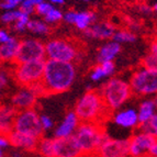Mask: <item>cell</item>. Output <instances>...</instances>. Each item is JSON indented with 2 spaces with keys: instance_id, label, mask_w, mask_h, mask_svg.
<instances>
[{
  "instance_id": "6da1fadb",
  "label": "cell",
  "mask_w": 157,
  "mask_h": 157,
  "mask_svg": "<svg viewBox=\"0 0 157 157\" xmlns=\"http://www.w3.org/2000/svg\"><path fill=\"white\" fill-rule=\"evenodd\" d=\"M76 67L73 63L47 58L42 84L46 96L63 94L71 89L76 79Z\"/></svg>"
},
{
  "instance_id": "7a4b0ae2",
  "label": "cell",
  "mask_w": 157,
  "mask_h": 157,
  "mask_svg": "<svg viewBox=\"0 0 157 157\" xmlns=\"http://www.w3.org/2000/svg\"><path fill=\"white\" fill-rule=\"evenodd\" d=\"M74 111L78 115L80 122L100 123L112 111L105 105L100 92L88 90L77 100Z\"/></svg>"
},
{
  "instance_id": "3957f363",
  "label": "cell",
  "mask_w": 157,
  "mask_h": 157,
  "mask_svg": "<svg viewBox=\"0 0 157 157\" xmlns=\"http://www.w3.org/2000/svg\"><path fill=\"white\" fill-rule=\"evenodd\" d=\"M74 135L85 156L96 154L102 143L109 137L101 123L97 122H80Z\"/></svg>"
},
{
  "instance_id": "277c9868",
  "label": "cell",
  "mask_w": 157,
  "mask_h": 157,
  "mask_svg": "<svg viewBox=\"0 0 157 157\" xmlns=\"http://www.w3.org/2000/svg\"><path fill=\"white\" fill-rule=\"evenodd\" d=\"M99 92L105 105L113 112L119 110L132 97L133 89L128 81L120 78H112L102 86Z\"/></svg>"
},
{
  "instance_id": "5b68a950",
  "label": "cell",
  "mask_w": 157,
  "mask_h": 157,
  "mask_svg": "<svg viewBox=\"0 0 157 157\" xmlns=\"http://www.w3.org/2000/svg\"><path fill=\"white\" fill-rule=\"evenodd\" d=\"M133 92L139 96H157V68L142 66L130 79Z\"/></svg>"
},
{
  "instance_id": "8992f818",
  "label": "cell",
  "mask_w": 157,
  "mask_h": 157,
  "mask_svg": "<svg viewBox=\"0 0 157 157\" xmlns=\"http://www.w3.org/2000/svg\"><path fill=\"white\" fill-rule=\"evenodd\" d=\"M46 59L16 63L13 68V77L16 82L21 87H29L42 81Z\"/></svg>"
},
{
  "instance_id": "52a82bcc",
  "label": "cell",
  "mask_w": 157,
  "mask_h": 157,
  "mask_svg": "<svg viewBox=\"0 0 157 157\" xmlns=\"http://www.w3.org/2000/svg\"><path fill=\"white\" fill-rule=\"evenodd\" d=\"M13 130L26 135L41 139L44 132L41 122V115H39V113L33 108L19 111L13 123Z\"/></svg>"
},
{
  "instance_id": "ba28073f",
  "label": "cell",
  "mask_w": 157,
  "mask_h": 157,
  "mask_svg": "<svg viewBox=\"0 0 157 157\" xmlns=\"http://www.w3.org/2000/svg\"><path fill=\"white\" fill-rule=\"evenodd\" d=\"M46 57L50 59L73 63L79 55V50L76 45L68 40L54 39L45 44Z\"/></svg>"
},
{
  "instance_id": "9c48e42d",
  "label": "cell",
  "mask_w": 157,
  "mask_h": 157,
  "mask_svg": "<svg viewBox=\"0 0 157 157\" xmlns=\"http://www.w3.org/2000/svg\"><path fill=\"white\" fill-rule=\"evenodd\" d=\"M46 47L41 41L35 39H24L20 41V47L16 63H26L45 59Z\"/></svg>"
},
{
  "instance_id": "30bf717a",
  "label": "cell",
  "mask_w": 157,
  "mask_h": 157,
  "mask_svg": "<svg viewBox=\"0 0 157 157\" xmlns=\"http://www.w3.org/2000/svg\"><path fill=\"white\" fill-rule=\"evenodd\" d=\"M94 155L97 157H131L130 139L117 140L108 137Z\"/></svg>"
},
{
  "instance_id": "8fae6325",
  "label": "cell",
  "mask_w": 157,
  "mask_h": 157,
  "mask_svg": "<svg viewBox=\"0 0 157 157\" xmlns=\"http://www.w3.org/2000/svg\"><path fill=\"white\" fill-rule=\"evenodd\" d=\"M75 135L54 139V157H84Z\"/></svg>"
},
{
  "instance_id": "7c38bea8",
  "label": "cell",
  "mask_w": 157,
  "mask_h": 157,
  "mask_svg": "<svg viewBox=\"0 0 157 157\" xmlns=\"http://www.w3.org/2000/svg\"><path fill=\"white\" fill-rule=\"evenodd\" d=\"M157 137L151 133L139 131L130 139V154L131 157H137L149 153L153 145L156 143Z\"/></svg>"
},
{
  "instance_id": "4fadbf2b",
  "label": "cell",
  "mask_w": 157,
  "mask_h": 157,
  "mask_svg": "<svg viewBox=\"0 0 157 157\" xmlns=\"http://www.w3.org/2000/svg\"><path fill=\"white\" fill-rule=\"evenodd\" d=\"M37 96L30 87H22L21 89L18 90L16 94L11 97V105L16 108L18 111L32 109L36 105Z\"/></svg>"
},
{
  "instance_id": "5bb4252c",
  "label": "cell",
  "mask_w": 157,
  "mask_h": 157,
  "mask_svg": "<svg viewBox=\"0 0 157 157\" xmlns=\"http://www.w3.org/2000/svg\"><path fill=\"white\" fill-rule=\"evenodd\" d=\"M7 135L10 140L11 146L14 148L22 149L24 152H36L40 141L37 137L20 133L16 130H11L9 133H7Z\"/></svg>"
},
{
  "instance_id": "9a60e30c",
  "label": "cell",
  "mask_w": 157,
  "mask_h": 157,
  "mask_svg": "<svg viewBox=\"0 0 157 157\" xmlns=\"http://www.w3.org/2000/svg\"><path fill=\"white\" fill-rule=\"evenodd\" d=\"M79 124H80V120H79L76 112L69 111L66 113L64 120L56 128L55 132H54V136L57 139H60V137H68V136L74 135Z\"/></svg>"
},
{
  "instance_id": "2e32d148",
  "label": "cell",
  "mask_w": 157,
  "mask_h": 157,
  "mask_svg": "<svg viewBox=\"0 0 157 157\" xmlns=\"http://www.w3.org/2000/svg\"><path fill=\"white\" fill-rule=\"evenodd\" d=\"M113 122L123 128H133L140 125L139 112L135 109H124L115 112Z\"/></svg>"
},
{
  "instance_id": "e0dca14e",
  "label": "cell",
  "mask_w": 157,
  "mask_h": 157,
  "mask_svg": "<svg viewBox=\"0 0 157 157\" xmlns=\"http://www.w3.org/2000/svg\"><path fill=\"white\" fill-rule=\"evenodd\" d=\"M85 35L91 39H98V40H107L113 37L114 35V28L111 24L101 22V23L94 24V25L87 28L84 31Z\"/></svg>"
},
{
  "instance_id": "ac0fdd59",
  "label": "cell",
  "mask_w": 157,
  "mask_h": 157,
  "mask_svg": "<svg viewBox=\"0 0 157 157\" xmlns=\"http://www.w3.org/2000/svg\"><path fill=\"white\" fill-rule=\"evenodd\" d=\"M19 47H20V41L12 36L8 42L1 44V46H0V58L3 63H16Z\"/></svg>"
},
{
  "instance_id": "d6986e66",
  "label": "cell",
  "mask_w": 157,
  "mask_h": 157,
  "mask_svg": "<svg viewBox=\"0 0 157 157\" xmlns=\"http://www.w3.org/2000/svg\"><path fill=\"white\" fill-rule=\"evenodd\" d=\"M19 111L12 105H2L0 112V128L1 134H7L13 130V123Z\"/></svg>"
},
{
  "instance_id": "ffe728a7",
  "label": "cell",
  "mask_w": 157,
  "mask_h": 157,
  "mask_svg": "<svg viewBox=\"0 0 157 157\" xmlns=\"http://www.w3.org/2000/svg\"><path fill=\"white\" fill-rule=\"evenodd\" d=\"M120 52H121V43L115 42V41L105 43L98 51V54H97L98 64L105 63V62H113V59L119 55Z\"/></svg>"
},
{
  "instance_id": "44dd1931",
  "label": "cell",
  "mask_w": 157,
  "mask_h": 157,
  "mask_svg": "<svg viewBox=\"0 0 157 157\" xmlns=\"http://www.w3.org/2000/svg\"><path fill=\"white\" fill-rule=\"evenodd\" d=\"M139 120L140 124L146 123L154 117V114L157 112L156 105H155L154 99H146L142 101L139 105Z\"/></svg>"
},
{
  "instance_id": "7402d4cb",
  "label": "cell",
  "mask_w": 157,
  "mask_h": 157,
  "mask_svg": "<svg viewBox=\"0 0 157 157\" xmlns=\"http://www.w3.org/2000/svg\"><path fill=\"white\" fill-rule=\"evenodd\" d=\"M36 152L43 157H54V139L41 137Z\"/></svg>"
},
{
  "instance_id": "603a6c76",
  "label": "cell",
  "mask_w": 157,
  "mask_h": 157,
  "mask_svg": "<svg viewBox=\"0 0 157 157\" xmlns=\"http://www.w3.org/2000/svg\"><path fill=\"white\" fill-rule=\"evenodd\" d=\"M94 20V14L92 12H79L77 13L75 25L79 30L85 31L87 28H89Z\"/></svg>"
},
{
  "instance_id": "cb8c5ba5",
  "label": "cell",
  "mask_w": 157,
  "mask_h": 157,
  "mask_svg": "<svg viewBox=\"0 0 157 157\" xmlns=\"http://www.w3.org/2000/svg\"><path fill=\"white\" fill-rule=\"evenodd\" d=\"M28 30L36 34H47L51 31L50 26L39 20H30L28 23Z\"/></svg>"
},
{
  "instance_id": "d4e9b609",
  "label": "cell",
  "mask_w": 157,
  "mask_h": 157,
  "mask_svg": "<svg viewBox=\"0 0 157 157\" xmlns=\"http://www.w3.org/2000/svg\"><path fill=\"white\" fill-rule=\"evenodd\" d=\"M139 131L146 132V133H151L157 137V112L154 114L151 120L146 123H142L139 125Z\"/></svg>"
},
{
  "instance_id": "484cf974",
  "label": "cell",
  "mask_w": 157,
  "mask_h": 157,
  "mask_svg": "<svg viewBox=\"0 0 157 157\" xmlns=\"http://www.w3.org/2000/svg\"><path fill=\"white\" fill-rule=\"evenodd\" d=\"M113 41L119 43H132L135 42L136 35H134L133 33L128 31H119L115 32L114 35H113Z\"/></svg>"
},
{
  "instance_id": "4316f807",
  "label": "cell",
  "mask_w": 157,
  "mask_h": 157,
  "mask_svg": "<svg viewBox=\"0 0 157 157\" xmlns=\"http://www.w3.org/2000/svg\"><path fill=\"white\" fill-rule=\"evenodd\" d=\"M24 14V12H22L20 9L17 11H7L1 16V21L3 23H12V22H16L20 17H22ZM26 14V13H25Z\"/></svg>"
},
{
  "instance_id": "83f0119b",
  "label": "cell",
  "mask_w": 157,
  "mask_h": 157,
  "mask_svg": "<svg viewBox=\"0 0 157 157\" xmlns=\"http://www.w3.org/2000/svg\"><path fill=\"white\" fill-rule=\"evenodd\" d=\"M105 77H109V76H108L107 71H105V68L102 67L101 64H98L97 66H94L92 68L91 74H90V79L92 81H100L101 79L105 78Z\"/></svg>"
},
{
  "instance_id": "f1b7e54d",
  "label": "cell",
  "mask_w": 157,
  "mask_h": 157,
  "mask_svg": "<svg viewBox=\"0 0 157 157\" xmlns=\"http://www.w3.org/2000/svg\"><path fill=\"white\" fill-rule=\"evenodd\" d=\"M30 19L29 14H25L24 13L23 16L20 17V18L14 22V25H13V29L17 32H23L25 29H28V23H29Z\"/></svg>"
},
{
  "instance_id": "f546056e",
  "label": "cell",
  "mask_w": 157,
  "mask_h": 157,
  "mask_svg": "<svg viewBox=\"0 0 157 157\" xmlns=\"http://www.w3.org/2000/svg\"><path fill=\"white\" fill-rule=\"evenodd\" d=\"M62 18H63L62 12L56 10V9H53L44 17V20L47 23H55V22H58L59 20H62Z\"/></svg>"
},
{
  "instance_id": "4dcf8cb0",
  "label": "cell",
  "mask_w": 157,
  "mask_h": 157,
  "mask_svg": "<svg viewBox=\"0 0 157 157\" xmlns=\"http://www.w3.org/2000/svg\"><path fill=\"white\" fill-rule=\"evenodd\" d=\"M142 66L148 68H157V56L149 53L142 59Z\"/></svg>"
},
{
  "instance_id": "1f68e13d",
  "label": "cell",
  "mask_w": 157,
  "mask_h": 157,
  "mask_svg": "<svg viewBox=\"0 0 157 157\" xmlns=\"http://www.w3.org/2000/svg\"><path fill=\"white\" fill-rule=\"evenodd\" d=\"M53 7L50 5V3H46L43 1L42 3H40V5H37L36 7H35V12L37 13V14H40V16H46L47 13L50 12L51 10H53Z\"/></svg>"
},
{
  "instance_id": "d6a6232c",
  "label": "cell",
  "mask_w": 157,
  "mask_h": 157,
  "mask_svg": "<svg viewBox=\"0 0 157 157\" xmlns=\"http://www.w3.org/2000/svg\"><path fill=\"white\" fill-rule=\"evenodd\" d=\"M24 0H5L2 3H1V8L2 9H8V10H10V9H13L16 8L17 6L20 5V3L23 2Z\"/></svg>"
},
{
  "instance_id": "836d02e7",
  "label": "cell",
  "mask_w": 157,
  "mask_h": 157,
  "mask_svg": "<svg viewBox=\"0 0 157 157\" xmlns=\"http://www.w3.org/2000/svg\"><path fill=\"white\" fill-rule=\"evenodd\" d=\"M41 122H42V126L44 128V131H47L50 128H53V120L48 117V115L42 114L41 115Z\"/></svg>"
},
{
  "instance_id": "e575fe53",
  "label": "cell",
  "mask_w": 157,
  "mask_h": 157,
  "mask_svg": "<svg viewBox=\"0 0 157 157\" xmlns=\"http://www.w3.org/2000/svg\"><path fill=\"white\" fill-rule=\"evenodd\" d=\"M9 146H11L10 140H9L8 135L7 134H1V137H0V149H3L5 151L6 148H8Z\"/></svg>"
},
{
  "instance_id": "d590c367",
  "label": "cell",
  "mask_w": 157,
  "mask_h": 157,
  "mask_svg": "<svg viewBox=\"0 0 157 157\" xmlns=\"http://www.w3.org/2000/svg\"><path fill=\"white\" fill-rule=\"evenodd\" d=\"M76 18H77V12H75V11H69V12H67L65 14L64 20H65L67 23L75 24V22H76Z\"/></svg>"
},
{
  "instance_id": "8d00e7d4",
  "label": "cell",
  "mask_w": 157,
  "mask_h": 157,
  "mask_svg": "<svg viewBox=\"0 0 157 157\" xmlns=\"http://www.w3.org/2000/svg\"><path fill=\"white\" fill-rule=\"evenodd\" d=\"M8 81L9 77L7 75V73L5 71H1V74H0V86H1V88H5L8 85Z\"/></svg>"
},
{
  "instance_id": "74e56055",
  "label": "cell",
  "mask_w": 157,
  "mask_h": 157,
  "mask_svg": "<svg viewBox=\"0 0 157 157\" xmlns=\"http://www.w3.org/2000/svg\"><path fill=\"white\" fill-rule=\"evenodd\" d=\"M10 39H11V36L8 34V32L5 31V30H1V31H0V43H1V44L8 42Z\"/></svg>"
},
{
  "instance_id": "f35d334b",
  "label": "cell",
  "mask_w": 157,
  "mask_h": 157,
  "mask_svg": "<svg viewBox=\"0 0 157 157\" xmlns=\"http://www.w3.org/2000/svg\"><path fill=\"white\" fill-rule=\"evenodd\" d=\"M149 51H151L152 54H154V55L157 56V40H154V41L152 42L151 47H149Z\"/></svg>"
},
{
  "instance_id": "ab89813d",
  "label": "cell",
  "mask_w": 157,
  "mask_h": 157,
  "mask_svg": "<svg viewBox=\"0 0 157 157\" xmlns=\"http://www.w3.org/2000/svg\"><path fill=\"white\" fill-rule=\"evenodd\" d=\"M149 154L153 155L154 157H157V141H156V143L153 145L152 148H151V151H149Z\"/></svg>"
},
{
  "instance_id": "60d3db41",
  "label": "cell",
  "mask_w": 157,
  "mask_h": 157,
  "mask_svg": "<svg viewBox=\"0 0 157 157\" xmlns=\"http://www.w3.org/2000/svg\"><path fill=\"white\" fill-rule=\"evenodd\" d=\"M11 157H22V153L19 149H13L11 152Z\"/></svg>"
},
{
  "instance_id": "b9f144b4",
  "label": "cell",
  "mask_w": 157,
  "mask_h": 157,
  "mask_svg": "<svg viewBox=\"0 0 157 157\" xmlns=\"http://www.w3.org/2000/svg\"><path fill=\"white\" fill-rule=\"evenodd\" d=\"M54 3H64V0H51Z\"/></svg>"
},
{
  "instance_id": "7bdbcfd3",
  "label": "cell",
  "mask_w": 157,
  "mask_h": 157,
  "mask_svg": "<svg viewBox=\"0 0 157 157\" xmlns=\"http://www.w3.org/2000/svg\"><path fill=\"white\" fill-rule=\"evenodd\" d=\"M137 157H154V156L151 155L149 153H147V154H143V155H141V156H137Z\"/></svg>"
},
{
  "instance_id": "ee69618b",
  "label": "cell",
  "mask_w": 157,
  "mask_h": 157,
  "mask_svg": "<svg viewBox=\"0 0 157 157\" xmlns=\"http://www.w3.org/2000/svg\"><path fill=\"white\" fill-rule=\"evenodd\" d=\"M154 102H155V105H156V109H157V96L154 98Z\"/></svg>"
},
{
  "instance_id": "f6af8a7d",
  "label": "cell",
  "mask_w": 157,
  "mask_h": 157,
  "mask_svg": "<svg viewBox=\"0 0 157 157\" xmlns=\"http://www.w3.org/2000/svg\"><path fill=\"white\" fill-rule=\"evenodd\" d=\"M154 10H155V11H157V3L154 6Z\"/></svg>"
},
{
  "instance_id": "bcb514c9",
  "label": "cell",
  "mask_w": 157,
  "mask_h": 157,
  "mask_svg": "<svg viewBox=\"0 0 157 157\" xmlns=\"http://www.w3.org/2000/svg\"><path fill=\"white\" fill-rule=\"evenodd\" d=\"M81 1H89V0H81Z\"/></svg>"
}]
</instances>
